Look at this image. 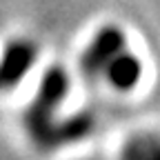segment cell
<instances>
[{
  "label": "cell",
  "mask_w": 160,
  "mask_h": 160,
  "mask_svg": "<svg viewBox=\"0 0 160 160\" xmlns=\"http://www.w3.org/2000/svg\"><path fill=\"white\" fill-rule=\"evenodd\" d=\"M125 33L120 31L118 27L109 25V27H102L91 40V45L85 49L82 58H80V67H82V73L89 76V78H96V76H102L107 65L111 60L125 51Z\"/></svg>",
  "instance_id": "obj_1"
},
{
  "label": "cell",
  "mask_w": 160,
  "mask_h": 160,
  "mask_svg": "<svg viewBox=\"0 0 160 160\" xmlns=\"http://www.w3.org/2000/svg\"><path fill=\"white\" fill-rule=\"evenodd\" d=\"M36 62V47L29 40H13L7 45L0 60V91L13 87L25 78V73Z\"/></svg>",
  "instance_id": "obj_2"
},
{
  "label": "cell",
  "mask_w": 160,
  "mask_h": 160,
  "mask_svg": "<svg viewBox=\"0 0 160 160\" xmlns=\"http://www.w3.org/2000/svg\"><path fill=\"white\" fill-rule=\"evenodd\" d=\"M67 91H69V78H67L65 69L62 67H49L42 82H40L38 96L33 98V105L56 111L60 100L67 96Z\"/></svg>",
  "instance_id": "obj_3"
},
{
  "label": "cell",
  "mask_w": 160,
  "mask_h": 160,
  "mask_svg": "<svg viewBox=\"0 0 160 160\" xmlns=\"http://www.w3.org/2000/svg\"><path fill=\"white\" fill-rule=\"evenodd\" d=\"M140 73H142V65H140V60L136 56L122 51V53H118L111 62L107 65V69H105L102 76L109 78V82L116 89L129 91L138 80H140Z\"/></svg>",
  "instance_id": "obj_4"
},
{
  "label": "cell",
  "mask_w": 160,
  "mask_h": 160,
  "mask_svg": "<svg viewBox=\"0 0 160 160\" xmlns=\"http://www.w3.org/2000/svg\"><path fill=\"white\" fill-rule=\"evenodd\" d=\"M122 160H160V138L149 133L133 136L122 147Z\"/></svg>",
  "instance_id": "obj_5"
}]
</instances>
